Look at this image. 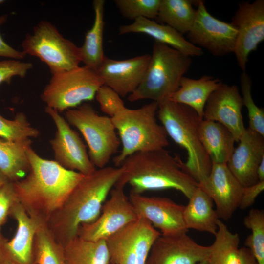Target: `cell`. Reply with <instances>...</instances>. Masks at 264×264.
<instances>
[{
  "mask_svg": "<svg viewBox=\"0 0 264 264\" xmlns=\"http://www.w3.org/2000/svg\"><path fill=\"white\" fill-rule=\"evenodd\" d=\"M27 154L29 171L13 182L17 199L30 216L47 223L85 175L40 157L31 147Z\"/></svg>",
  "mask_w": 264,
  "mask_h": 264,
  "instance_id": "obj_1",
  "label": "cell"
},
{
  "mask_svg": "<svg viewBox=\"0 0 264 264\" xmlns=\"http://www.w3.org/2000/svg\"><path fill=\"white\" fill-rule=\"evenodd\" d=\"M120 167L106 166L85 175L47 225L63 247L77 236L80 225L95 221L108 195L122 174Z\"/></svg>",
  "mask_w": 264,
  "mask_h": 264,
  "instance_id": "obj_2",
  "label": "cell"
},
{
  "mask_svg": "<svg viewBox=\"0 0 264 264\" xmlns=\"http://www.w3.org/2000/svg\"><path fill=\"white\" fill-rule=\"evenodd\" d=\"M122 174L115 186L131 187L130 192L174 189L188 199L198 183L186 172L180 156L165 148L134 153L120 166Z\"/></svg>",
  "mask_w": 264,
  "mask_h": 264,
  "instance_id": "obj_3",
  "label": "cell"
},
{
  "mask_svg": "<svg viewBox=\"0 0 264 264\" xmlns=\"http://www.w3.org/2000/svg\"><path fill=\"white\" fill-rule=\"evenodd\" d=\"M157 114L168 136L187 151L186 172L198 183L204 180L212 163L199 137L202 119L191 108L170 100L158 104Z\"/></svg>",
  "mask_w": 264,
  "mask_h": 264,
  "instance_id": "obj_4",
  "label": "cell"
},
{
  "mask_svg": "<svg viewBox=\"0 0 264 264\" xmlns=\"http://www.w3.org/2000/svg\"><path fill=\"white\" fill-rule=\"evenodd\" d=\"M158 104L154 101L140 108L125 107L111 118L122 145L118 155L113 158L115 167H120L130 155L165 148L168 135L157 120Z\"/></svg>",
  "mask_w": 264,
  "mask_h": 264,
  "instance_id": "obj_5",
  "label": "cell"
},
{
  "mask_svg": "<svg viewBox=\"0 0 264 264\" xmlns=\"http://www.w3.org/2000/svg\"><path fill=\"white\" fill-rule=\"evenodd\" d=\"M191 64V57L155 41L144 77L128 100L134 102L151 99L158 104L169 100L178 88Z\"/></svg>",
  "mask_w": 264,
  "mask_h": 264,
  "instance_id": "obj_6",
  "label": "cell"
},
{
  "mask_svg": "<svg viewBox=\"0 0 264 264\" xmlns=\"http://www.w3.org/2000/svg\"><path fill=\"white\" fill-rule=\"evenodd\" d=\"M65 117L82 134L88 146L89 159L95 168L106 167L121 145L111 118L100 115L88 103L67 110Z\"/></svg>",
  "mask_w": 264,
  "mask_h": 264,
  "instance_id": "obj_7",
  "label": "cell"
},
{
  "mask_svg": "<svg viewBox=\"0 0 264 264\" xmlns=\"http://www.w3.org/2000/svg\"><path fill=\"white\" fill-rule=\"evenodd\" d=\"M22 51L35 56L48 66L52 74L79 66L80 47L64 38L51 22L41 21L22 43Z\"/></svg>",
  "mask_w": 264,
  "mask_h": 264,
  "instance_id": "obj_8",
  "label": "cell"
},
{
  "mask_svg": "<svg viewBox=\"0 0 264 264\" xmlns=\"http://www.w3.org/2000/svg\"><path fill=\"white\" fill-rule=\"evenodd\" d=\"M103 85L94 70L85 66L52 74L41 95L46 107L59 113L94 99Z\"/></svg>",
  "mask_w": 264,
  "mask_h": 264,
  "instance_id": "obj_9",
  "label": "cell"
},
{
  "mask_svg": "<svg viewBox=\"0 0 264 264\" xmlns=\"http://www.w3.org/2000/svg\"><path fill=\"white\" fill-rule=\"evenodd\" d=\"M161 233L138 217L105 240L110 262L115 264H145L150 250Z\"/></svg>",
  "mask_w": 264,
  "mask_h": 264,
  "instance_id": "obj_10",
  "label": "cell"
},
{
  "mask_svg": "<svg viewBox=\"0 0 264 264\" xmlns=\"http://www.w3.org/2000/svg\"><path fill=\"white\" fill-rule=\"evenodd\" d=\"M196 15L193 25L187 33L188 41L213 55L221 57L233 53L237 30L232 24L211 15L202 0L197 2Z\"/></svg>",
  "mask_w": 264,
  "mask_h": 264,
  "instance_id": "obj_11",
  "label": "cell"
},
{
  "mask_svg": "<svg viewBox=\"0 0 264 264\" xmlns=\"http://www.w3.org/2000/svg\"><path fill=\"white\" fill-rule=\"evenodd\" d=\"M124 189L114 186L98 219L80 225L77 236L90 241L105 240L138 218Z\"/></svg>",
  "mask_w": 264,
  "mask_h": 264,
  "instance_id": "obj_12",
  "label": "cell"
},
{
  "mask_svg": "<svg viewBox=\"0 0 264 264\" xmlns=\"http://www.w3.org/2000/svg\"><path fill=\"white\" fill-rule=\"evenodd\" d=\"M45 111L52 118L56 128L55 137L50 141L55 161L66 169L84 175L93 172L96 168L78 133L56 110L46 107Z\"/></svg>",
  "mask_w": 264,
  "mask_h": 264,
  "instance_id": "obj_13",
  "label": "cell"
},
{
  "mask_svg": "<svg viewBox=\"0 0 264 264\" xmlns=\"http://www.w3.org/2000/svg\"><path fill=\"white\" fill-rule=\"evenodd\" d=\"M231 23L237 30L233 53L238 66L245 71L249 54L264 40V0L240 2Z\"/></svg>",
  "mask_w": 264,
  "mask_h": 264,
  "instance_id": "obj_14",
  "label": "cell"
},
{
  "mask_svg": "<svg viewBox=\"0 0 264 264\" xmlns=\"http://www.w3.org/2000/svg\"><path fill=\"white\" fill-rule=\"evenodd\" d=\"M129 199L138 217L148 220L161 235L187 233L183 219L184 206L169 198L147 197L130 192Z\"/></svg>",
  "mask_w": 264,
  "mask_h": 264,
  "instance_id": "obj_15",
  "label": "cell"
},
{
  "mask_svg": "<svg viewBox=\"0 0 264 264\" xmlns=\"http://www.w3.org/2000/svg\"><path fill=\"white\" fill-rule=\"evenodd\" d=\"M210 247L201 245L187 233L161 234L154 242L145 264H198L208 260Z\"/></svg>",
  "mask_w": 264,
  "mask_h": 264,
  "instance_id": "obj_16",
  "label": "cell"
},
{
  "mask_svg": "<svg viewBox=\"0 0 264 264\" xmlns=\"http://www.w3.org/2000/svg\"><path fill=\"white\" fill-rule=\"evenodd\" d=\"M150 59L149 54L123 60L105 56L96 72L103 85L124 97L133 92L140 84Z\"/></svg>",
  "mask_w": 264,
  "mask_h": 264,
  "instance_id": "obj_17",
  "label": "cell"
},
{
  "mask_svg": "<svg viewBox=\"0 0 264 264\" xmlns=\"http://www.w3.org/2000/svg\"><path fill=\"white\" fill-rule=\"evenodd\" d=\"M243 106L238 88L222 83L208 98L204 110L203 119L222 124L238 142L246 130L242 113Z\"/></svg>",
  "mask_w": 264,
  "mask_h": 264,
  "instance_id": "obj_18",
  "label": "cell"
},
{
  "mask_svg": "<svg viewBox=\"0 0 264 264\" xmlns=\"http://www.w3.org/2000/svg\"><path fill=\"white\" fill-rule=\"evenodd\" d=\"M198 185L215 202L219 219L229 220L239 208L243 187L227 164L212 163L210 174Z\"/></svg>",
  "mask_w": 264,
  "mask_h": 264,
  "instance_id": "obj_19",
  "label": "cell"
},
{
  "mask_svg": "<svg viewBox=\"0 0 264 264\" xmlns=\"http://www.w3.org/2000/svg\"><path fill=\"white\" fill-rule=\"evenodd\" d=\"M264 136L246 128L227 163L229 170L243 187L259 181L257 170L264 157Z\"/></svg>",
  "mask_w": 264,
  "mask_h": 264,
  "instance_id": "obj_20",
  "label": "cell"
},
{
  "mask_svg": "<svg viewBox=\"0 0 264 264\" xmlns=\"http://www.w3.org/2000/svg\"><path fill=\"white\" fill-rule=\"evenodd\" d=\"M9 215L16 220L17 228L14 236L6 241L4 251L13 261L20 264H31L34 262V242L41 221L30 216L17 200Z\"/></svg>",
  "mask_w": 264,
  "mask_h": 264,
  "instance_id": "obj_21",
  "label": "cell"
},
{
  "mask_svg": "<svg viewBox=\"0 0 264 264\" xmlns=\"http://www.w3.org/2000/svg\"><path fill=\"white\" fill-rule=\"evenodd\" d=\"M128 33L146 34L155 42L166 44L190 57L200 56L203 54L201 48L190 43L182 34L166 24L151 19L139 18L132 23L119 27L120 35Z\"/></svg>",
  "mask_w": 264,
  "mask_h": 264,
  "instance_id": "obj_22",
  "label": "cell"
},
{
  "mask_svg": "<svg viewBox=\"0 0 264 264\" xmlns=\"http://www.w3.org/2000/svg\"><path fill=\"white\" fill-rule=\"evenodd\" d=\"M221 83L220 79L211 76L204 75L198 79L184 76L180 80L178 88L169 100L191 108L203 119L206 103L211 94Z\"/></svg>",
  "mask_w": 264,
  "mask_h": 264,
  "instance_id": "obj_23",
  "label": "cell"
},
{
  "mask_svg": "<svg viewBox=\"0 0 264 264\" xmlns=\"http://www.w3.org/2000/svg\"><path fill=\"white\" fill-rule=\"evenodd\" d=\"M184 206L183 219L186 228L216 234L219 219L213 201L198 185Z\"/></svg>",
  "mask_w": 264,
  "mask_h": 264,
  "instance_id": "obj_24",
  "label": "cell"
},
{
  "mask_svg": "<svg viewBox=\"0 0 264 264\" xmlns=\"http://www.w3.org/2000/svg\"><path fill=\"white\" fill-rule=\"evenodd\" d=\"M199 134L212 163L227 164L235 148L236 141L230 131L219 122L202 119Z\"/></svg>",
  "mask_w": 264,
  "mask_h": 264,
  "instance_id": "obj_25",
  "label": "cell"
},
{
  "mask_svg": "<svg viewBox=\"0 0 264 264\" xmlns=\"http://www.w3.org/2000/svg\"><path fill=\"white\" fill-rule=\"evenodd\" d=\"M30 139L9 141L0 138V171L11 182L24 178L30 170L27 151Z\"/></svg>",
  "mask_w": 264,
  "mask_h": 264,
  "instance_id": "obj_26",
  "label": "cell"
},
{
  "mask_svg": "<svg viewBox=\"0 0 264 264\" xmlns=\"http://www.w3.org/2000/svg\"><path fill=\"white\" fill-rule=\"evenodd\" d=\"M105 3L104 0L93 1L94 22L87 32L83 45L80 47L81 62L95 71L105 56L103 47Z\"/></svg>",
  "mask_w": 264,
  "mask_h": 264,
  "instance_id": "obj_27",
  "label": "cell"
},
{
  "mask_svg": "<svg viewBox=\"0 0 264 264\" xmlns=\"http://www.w3.org/2000/svg\"><path fill=\"white\" fill-rule=\"evenodd\" d=\"M66 264H110L105 240L90 241L76 237L63 247Z\"/></svg>",
  "mask_w": 264,
  "mask_h": 264,
  "instance_id": "obj_28",
  "label": "cell"
},
{
  "mask_svg": "<svg viewBox=\"0 0 264 264\" xmlns=\"http://www.w3.org/2000/svg\"><path fill=\"white\" fill-rule=\"evenodd\" d=\"M193 3L189 0H160L157 18L182 35L187 34L196 15Z\"/></svg>",
  "mask_w": 264,
  "mask_h": 264,
  "instance_id": "obj_29",
  "label": "cell"
},
{
  "mask_svg": "<svg viewBox=\"0 0 264 264\" xmlns=\"http://www.w3.org/2000/svg\"><path fill=\"white\" fill-rule=\"evenodd\" d=\"M217 225L215 241L209 246V264H241L239 235L230 231L220 219L218 220Z\"/></svg>",
  "mask_w": 264,
  "mask_h": 264,
  "instance_id": "obj_30",
  "label": "cell"
},
{
  "mask_svg": "<svg viewBox=\"0 0 264 264\" xmlns=\"http://www.w3.org/2000/svg\"><path fill=\"white\" fill-rule=\"evenodd\" d=\"M36 264H66L63 247L55 239L47 224L41 222L34 242Z\"/></svg>",
  "mask_w": 264,
  "mask_h": 264,
  "instance_id": "obj_31",
  "label": "cell"
},
{
  "mask_svg": "<svg viewBox=\"0 0 264 264\" xmlns=\"http://www.w3.org/2000/svg\"><path fill=\"white\" fill-rule=\"evenodd\" d=\"M243 224L251 234L245 241V246L251 252L258 264H264V212L251 209L244 218Z\"/></svg>",
  "mask_w": 264,
  "mask_h": 264,
  "instance_id": "obj_32",
  "label": "cell"
},
{
  "mask_svg": "<svg viewBox=\"0 0 264 264\" xmlns=\"http://www.w3.org/2000/svg\"><path fill=\"white\" fill-rule=\"evenodd\" d=\"M39 134V131L31 125L23 112L18 113L13 120L0 114V138L17 141L37 137Z\"/></svg>",
  "mask_w": 264,
  "mask_h": 264,
  "instance_id": "obj_33",
  "label": "cell"
},
{
  "mask_svg": "<svg viewBox=\"0 0 264 264\" xmlns=\"http://www.w3.org/2000/svg\"><path fill=\"white\" fill-rule=\"evenodd\" d=\"M243 105L248 111L249 127L251 130L264 136V110L258 107L252 96V81L245 71H242L240 78Z\"/></svg>",
  "mask_w": 264,
  "mask_h": 264,
  "instance_id": "obj_34",
  "label": "cell"
},
{
  "mask_svg": "<svg viewBox=\"0 0 264 264\" xmlns=\"http://www.w3.org/2000/svg\"><path fill=\"white\" fill-rule=\"evenodd\" d=\"M123 17L135 20L139 18H157L160 0H115Z\"/></svg>",
  "mask_w": 264,
  "mask_h": 264,
  "instance_id": "obj_35",
  "label": "cell"
},
{
  "mask_svg": "<svg viewBox=\"0 0 264 264\" xmlns=\"http://www.w3.org/2000/svg\"><path fill=\"white\" fill-rule=\"evenodd\" d=\"M95 97L101 110L110 118L126 107L120 95L106 85H102L99 88Z\"/></svg>",
  "mask_w": 264,
  "mask_h": 264,
  "instance_id": "obj_36",
  "label": "cell"
},
{
  "mask_svg": "<svg viewBox=\"0 0 264 264\" xmlns=\"http://www.w3.org/2000/svg\"><path fill=\"white\" fill-rule=\"evenodd\" d=\"M32 67V63L21 60L9 59L0 61V85L4 82L9 83L15 76L24 78Z\"/></svg>",
  "mask_w": 264,
  "mask_h": 264,
  "instance_id": "obj_37",
  "label": "cell"
},
{
  "mask_svg": "<svg viewBox=\"0 0 264 264\" xmlns=\"http://www.w3.org/2000/svg\"><path fill=\"white\" fill-rule=\"evenodd\" d=\"M17 200L13 182L8 181L0 187V227L5 221Z\"/></svg>",
  "mask_w": 264,
  "mask_h": 264,
  "instance_id": "obj_38",
  "label": "cell"
},
{
  "mask_svg": "<svg viewBox=\"0 0 264 264\" xmlns=\"http://www.w3.org/2000/svg\"><path fill=\"white\" fill-rule=\"evenodd\" d=\"M264 189V181H258L252 185L243 187L239 208L245 209L252 206Z\"/></svg>",
  "mask_w": 264,
  "mask_h": 264,
  "instance_id": "obj_39",
  "label": "cell"
},
{
  "mask_svg": "<svg viewBox=\"0 0 264 264\" xmlns=\"http://www.w3.org/2000/svg\"><path fill=\"white\" fill-rule=\"evenodd\" d=\"M7 16L3 15L0 16V27L7 20ZM25 55L22 51H19L11 46L4 40L0 33V57L22 60Z\"/></svg>",
  "mask_w": 264,
  "mask_h": 264,
  "instance_id": "obj_40",
  "label": "cell"
},
{
  "mask_svg": "<svg viewBox=\"0 0 264 264\" xmlns=\"http://www.w3.org/2000/svg\"><path fill=\"white\" fill-rule=\"evenodd\" d=\"M241 264H258L250 251L246 247L240 248Z\"/></svg>",
  "mask_w": 264,
  "mask_h": 264,
  "instance_id": "obj_41",
  "label": "cell"
},
{
  "mask_svg": "<svg viewBox=\"0 0 264 264\" xmlns=\"http://www.w3.org/2000/svg\"><path fill=\"white\" fill-rule=\"evenodd\" d=\"M257 176L259 181H264V157L262 158L258 165Z\"/></svg>",
  "mask_w": 264,
  "mask_h": 264,
  "instance_id": "obj_42",
  "label": "cell"
},
{
  "mask_svg": "<svg viewBox=\"0 0 264 264\" xmlns=\"http://www.w3.org/2000/svg\"><path fill=\"white\" fill-rule=\"evenodd\" d=\"M0 264H20L11 259L4 252V249L0 255ZM31 264H36L34 262Z\"/></svg>",
  "mask_w": 264,
  "mask_h": 264,
  "instance_id": "obj_43",
  "label": "cell"
},
{
  "mask_svg": "<svg viewBox=\"0 0 264 264\" xmlns=\"http://www.w3.org/2000/svg\"><path fill=\"white\" fill-rule=\"evenodd\" d=\"M6 240L2 237L0 232V255L2 253L4 249V245Z\"/></svg>",
  "mask_w": 264,
  "mask_h": 264,
  "instance_id": "obj_44",
  "label": "cell"
},
{
  "mask_svg": "<svg viewBox=\"0 0 264 264\" xmlns=\"http://www.w3.org/2000/svg\"><path fill=\"white\" fill-rule=\"evenodd\" d=\"M9 181L0 171V187Z\"/></svg>",
  "mask_w": 264,
  "mask_h": 264,
  "instance_id": "obj_45",
  "label": "cell"
},
{
  "mask_svg": "<svg viewBox=\"0 0 264 264\" xmlns=\"http://www.w3.org/2000/svg\"><path fill=\"white\" fill-rule=\"evenodd\" d=\"M198 264H209L208 260H204L201 262H200Z\"/></svg>",
  "mask_w": 264,
  "mask_h": 264,
  "instance_id": "obj_46",
  "label": "cell"
},
{
  "mask_svg": "<svg viewBox=\"0 0 264 264\" xmlns=\"http://www.w3.org/2000/svg\"><path fill=\"white\" fill-rule=\"evenodd\" d=\"M5 1L4 0H0V4L3 3Z\"/></svg>",
  "mask_w": 264,
  "mask_h": 264,
  "instance_id": "obj_47",
  "label": "cell"
},
{
  "mask_svg": "<svg viewBox=\"0 0 264 264\" xmlns=\"http://www.w3.org/2000/svg\"><path fill=\"white\" fill-rule=\"evenodd\" d=\"M110 264H114V263H111V262H110Z\"/></svg>",
  "mask_w": 264,
  "mask_h": 264,
  "instance_id": "obj_48",
  "label": "cell"
}]
</instances>
